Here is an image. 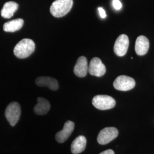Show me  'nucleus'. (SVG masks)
I'll return each instance as SVG.
<instances>
[{"label":"nucleus","instance_id":"nucleus-1","mask_svg":"<svg viewBox=\"0 0 154 154\" xmlns=\"http://www.w3.org/2000/svg\"><path fill=\"white\" fill-rule=\"evenodd\" d=\"M35 45L32 39H22L14 48V54L18 58H26L31 55L35 50Z\"/></svg>","mask_w":154,"mask_h":154},{"label":"nucleus","instance_id":"nucleus-2","mask_svg":"<svg viewBox=\"0 0 154 154\" xmlns=\"http://www.w3.org/2000/svg\"><path fill=\"white\" fill-rule=\"evenodd\" d=\"M72 5V0H55L50 6V11L53 16L60 18L70 11Z\"/></svg>","mask_w":154,"mask_h":154},{"label":"nucleus","instance_id":"nucleus-3","mask_svg":"<svg viewBox=\"0 0 154 154\" xmlns=\"http://www.w3.org/2000/svg\"><path fill=\"white\" fill-rule=\"evenodd\" d=\"M92 103L98 110H106L114 107L116 102L115 99L109 95H98L94 97Z\"/></svg>","mask_w":154,"mask_h":154},{"label":"nucleus","instance_id":"nucleus-4","mask_svg":"<svg viewBox=\"0 0 154 154\" xmlns=\"http://www.w3.org/2000/svg\"><path fill=\"white\" fill-rule=\"evenodd\" d=\"M21 107L16 102H11L5 110L6 118L11 126H14L19 121L21 116Z\"/></svg>","mask_w":154,"mask_h":154},{"label":"nucleus","instance_id":"nucleus-5","mask_svg":"<svg viewBox=\"0 0 154 154\" xmlns=\"http://www.w3.org/2000/svg\"><path fill=\"white\" fill-rule=\"evenodd\" d=\"M118 135V131L115 127H106L102 129L98 135L97 141L101 145L110 143Z\"/></svg>","mask_w":154,"mask_h":154},{"label":"nucleus","instance_id":"nucleus-6","mask_svg":"<svg viewBox=\"0 0 154 154\" xmlns=\"http://www.w3.org/2000/svg\"><path fill=\"white\" fill-rule=\"evenodd\" d=\"M114 87L120 91H128L135 86V81L131 77L126 75H120L117 77L114 82Z\"/></svg>","mask_w":154,"mask_h":154},{"label":"nucleus","instance_id":"nucleus-7","mask_svg":"<svg viewBox=\"0 0 154 154\" xmlns=\"http://www.w3.org/2000/svg\"><path fill=\"white\" fill-rule=\"evenodd\" d=\"M129 46V39L126 34L120 35L116 40L114 51L119 57H123L126 54Z\"/></svg>","mask_w":154,"mask_h":154},{"label":"nucleus","instance_id":"nucleus-8","mask_svg":"<svg viewBox=\"0 0 154 154\" xmlns=\"http://www.w3.org/2000/svg\"><path fill=\"white\" fill-rule=\"evenodd\" d=\"M106 71L105 65L99 58L95 57L90 61L88 72L91 75L96 77H102L106 73Z\"/></svg>","mask_w":154,"mask_h":154},{"label":"nucleus","instance_id":"nucleus-9","mask_svg":"<svg viewBox=\"0 0 154 154\" xmlns=\"http://www.w3.org/2000/svg\"><path fill=\"white\" fill-rule=\"evenodd\" d=\"M74 123L73 122L68 121L64 125L63 128L55 135V139L59 143L65 142L69 137L71 135L74 129Z\"/></svg>","mask_w":154,"mask_h":154},{"label":"nucleus","instance_id":"nucleus-10","mask_svg":"<svg viewBox=\"0 0 154 154\" xmlns=\"http://www.w3.org/2000/svg\"><path fill=\"white\" fill-rule=\"evenodd\" d=\"M88 63L85 57H80L74 68V72L77 77H85L88 74Z\"/></svg>","mask_w":154,"mask_h":154},{"label":"nucleus","instance_id":"nucleus-11","mask_svg":"<svg viewBox=\"0 0 154 154\" xmlns=\"http://www.w3.org/2000/svg\"><path fill=\"white\" fill-rule=\"evenodd\" d=\"M149 39L144 35H140L136 40L135 50L138 55H144L149 51Z\"/></svg>","mask_w":154,"mask_h":154},{"label":"nucleus","instance_id":"nucleus-12","mask_svg":"<svg viewBox=\"0 0 154 154\" xmlns=\"http://www.w3.org/2000/svg\"><path fill=\"white\" fill-rule=\"evenodd\" d=\"M37 85L41 87H47L51 90H57L58 88V83L55 78L50 77H39L35 79Z\"/></svg>","mask_w":154,"mask_h":154},{"label":"nucleus","instance_id":"nucleus-13","mask_svg":"<svg viewBox=\"0 0 154 154\" xmlns=\"http://www.w3.org/2000/svg\"><path fill=\"white\" fill-rule=\"evenodd\" d=\"M50 109L49 102L44 98L39 97L37 98V104L34 108V112L39 116L46 114Z\"/></svg>","mask_w":154,"mask_h":154},{"label":"nucleus","instance_id":"nucleus-14","mask_svg":"<svg viewBox=\"0 0 154 154\" xmlns=\"http://www.w3.org/2000/svg\"><path fill=\"white\" fill-rule=\"evenodd\" d=\"M86 139L80 135L74 139L71 145V151L73 154H78L83 152L86 146Z\"/></svg>","mask_w":154,"mask_h":154},{"label":"nucleus","instance_id":"nucleus-15","mask_svg":"<svg viewBox=\"0 0 154 154\" xmlns=\"http://www.w3.org/2000/svg\"><path fill=\"white\" fill-rule=\"evenodd\" d=\"M18 8V4L13 1L7 2L4 5L1 11V16L4 18H11Z\"/></svg>","mask_w":154,"mask_h":154},{"label":"nucleus","instance_id":"nucleus-16","mask_svg":"<svg viewBox=\"0 0 154 154\" xmlns=\"http://www.w3.org/2000/svg\"><path fill=\"white\" fill-rule=\"evenodd\" d=\"M24 23V21L21 18H18L6 22L3 26V30L6 32L13 33L20 30Z\"/></svg>","mask_w":154,"mask_h":154},{"label":"nucleus","instance_id":"nucleus-17","mask_svg":"<svg viewBox=\"0 0 154 154\" xmlns=\"http://www.w3.org/2000/svg\"><path fill=\"white\" fill-rule=\"evenodd\" d=\"M112 6L114 8L116 11H119L121 9L122 5L121 2L119 0H113L112 1Z\"/></svg>","mask_w":154,"mask_h":154},{"label":"nucleus","instance_id":"nucleus-18","mask_svg":"<svg viewBox=\"0 0 154 154\" xmlns=\"http://www.w3.org/2000/svg\"><path fill=\"white\" fill-rule=\"evenodd\" d=\"M98 11H99V15L101 18H105L106 17V13L105 12V11L101 7L98 8Z\"/></svg>","mask_w":154,"mask_h":154},{"label":"nucleus","instance_id":"nucleus-19","mask_svg":"<svg viewBox=\"0 0 154 154\" xmlns=\"http://www.w3.org/2000/svg\"><path fill=\"white\" fill-rule=\"evenodd\" d=\"M99 154H114V152L113 151V150L109 149L106 150L105 151H103Z\"/></svg>","mask_w":154,"mask_h":154}]
</instances>
